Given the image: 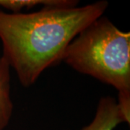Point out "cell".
<instances>
[{
    "label": "cell",
    "mask_w": 130,
    "mask_h": 130,
    "mask_svg": "<svg viewBox=\"0 0 130 130\" xmlns=\"http://www.w3.org/2000/svg\"><path fill=\"white\" fill-rule=\"evenodd\" d=\"M108 7L101 0L82 7H42L26 14L0 11L2 57L22 85L30 87L44 70L62 61L70 43Z\"/></svg>",
    "instance_id": "obj_1"
},
{
    "label": "cell",
    "mask_w": 130,
    "mask_h": 130,
    "mask_svg": "<svg viewBox=\"0 0 130 130\" xmlns=\"http://www.w3.org/2000/svg\"><path fill=\"white\" fill-rule=\"evenodd\" d=\"M62 61L79 73L112 85L130 121V32L121 31L102 16L74 38Z\"/></svg>",
    "instance_id": "obj_2"
},
{
    "label": "cell",
    "mask_w": 130,
    "mask_h": 130,
    "mask_svg": "<svg viewBox=\"0 0 130 130\" xmlns=\"http://www.w3.org/2000/svg\"><path fill=\"white\" fill-rule=\"evenodd\" d=\"M123 122L129 124L130 121L121 111L116 99L106 96L100 99L93 121L81 130H113Z\"/></svg>",
    "instance_id": "obj_3"
},
{
    "label": "cell",
    "mask_w": 130,
    "mask_h": 130,
    "mask_svg": "<svg viewBox=\"0 0 130 130\" xmlns=\"http://www.w3.org/2000/svg\"><path fill=\"white\" fill-rule=\"evenodd\" d=\"M10 66L0 57V130L7 126L13 111L10 96Z\"/></svg>",
    "instance_id": "obj_4"
},
{
    "label": "cell",
    "mask_w": 130,
    "mask_h": 130,
    "mask_svg": "<svg viewBox=\"0 0 130 130\" xmlns=\"http://www.w3.org/2000/svg\"><path fill=\"white\" fill-rule=\"evenodd\" d=\"M78 2L75 0H0V8L20 13L22 9H32L38 6H42V7H76Z\"/></svg>",
    "instance_id": "obj_5"
}]
</instances>
